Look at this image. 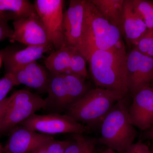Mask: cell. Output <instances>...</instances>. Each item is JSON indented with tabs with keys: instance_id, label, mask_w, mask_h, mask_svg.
Listing matches in <instances>:
<instances>
[{
	"instance_id": "obj_1",
	"label": "cell",
	"mask_w": 153,
	"mask_h": 153,
	"mask_svg": "<svg viewBox=\"0 0 153 153\" xmlns=\"http://www.w3.org/2000/svg\"><path fill=\"white\" fill-rule=\"evenodd\" d=\"M127 52L124 42L108 50H97L88 60L97 88L128 94Z\"/></svg>"
},
{
	"instance_id": "obj_22",
	"label": "cell",
	"mask_w": 153,
	"mask_h": 153,
	"mask_svg": "<svg viewBox=\"0 0 153 153\" xmlns=\"http://www.w3.org/2000/svg\"><path fill=\"white\" fill-rule=\"evenodd\" d=\"M87 62L84 56L75 48L71 55L68 73L77 75L86 79L88 78L86 68Z\"/></svg>"
},
{
	"instance_id": "obj_36",
	"label": "cell",
	"mask_w": 153,
	"mask_h": 153,
	"mask_svg": "<svg viewBox=\"0 0 153 153\" xmlns=\"http://www.w3.org/2000/svg\"><path fill=\"white\" fill-rule=\"evenodd\" d=\"M150 153H153V146L152 148V149L150 150Z\"/></svg>"
},
{
	"instance_id": "obj_15",
	"label": "cell",
	"mask_w": 153,
	"mask_h": 153,
	"mask_svg": "<svg viewBox=\"0 0 153 153\" xmlns=\"http://www.w3.org/2000/svg\"><path fill=\"white\" fill-rule=\"evenodd\" d=\"M52 45L30 46L25 49L17 51L0 52L7 72L20 68L27 64L37 61L44 53L52 49Z\"/></svg>"
},
{
	"instance_id": "obj_34",
	"label": "cell",
	"mask_w": 153,
	"mask_h": 153,
	"mask_svg": "<svg viewBox=\"0 0 153 153\" xmlns=\"http://www.w3.org/2000/svg\"><path fill=\"white\" fill-rule=\"evenodd\" d=\"M3 147L2 145L0 144V153H3Z\"/></svg>"
},
{
	"instance_id": "obj_18",
	"label": "cell",
	"mask_w": 153,
	"mask_h": 153,
	"mask_svg": "<svg viewBox=\"0 0 153 153\" xmlns=\"http://www.w3.org/2000/svg\"><path fill=\"white\" fill-rule=\"evenodd\" d=\"M36 13L34 4L27 0H0V19L8 22Z\"/></svg>"
},
{
	"instance_id": "obj_35",
	"label": "cell",
	"mask_w": 153,
	"mask_h": 153,
	"mask_svg": "<svg viewBox=\"0 0 153 153\" xmlns=\"http://www.w3.org/2000/svg\"><path fill=\"white\" fill-rule=\"evenodd\" d=\"M150 87L152 88L153 89V80H152V82H151L150 85Z\"/></svg>"
},
{
	"instance_id": "obj_16",
	"label": "cell",
	"mask_w": 153,
	"mask_h": 153,
	"mask_svg": "<svg viewBox=\"0 0 153 153\" xmlns=\"http://www.w3.org/2000/svg\"><path fill=\"white\" fill-rule=\"evenodd\" d=\"M147 30L142 19L134 11L130 0H125L123 36L128 43L134 47Z\"/></svg>"
},
{
	"instance_id": "obj_3",
	"label": "cell",
	"mask_w": 153,
	"mask_h": 153,
	"mask_svg": "<svg viewBox=\"0 0 153 153\" xmlns=\"http://www.w3.org/2000/svg\"><path fill=\"white\" fill-rule=\"evenodd\" d=\"M129 94L114 104L100 125L99 141L119 153H124L134 143L137 135L129 116Z\"/></svg>"
},
{
	"instance_id": "obj_17",
	"label": "cell",
	"mask_w": 153,
	"mask_h": 153,
	"mask_svg": "<svg viewBox=\"0 0 153 153\" xmlns=\"http://www.w3.org/2000/svg\"><path fill=\"white\" fill-rule=\"evenodd\" d=\"M105 19L120 30L124 35L125 0H91Z\"/></svg>"
},
{
	"instance_id": "obj_33",
	"label": "cell",
	"mask_w": 153,
	"mask_h": 153,
	"mask_svg": "<svg viewBox=\"0 0 153 153\" xmlns=\"http://www.w3.org/2000/svg\"><path fill=\"white\" fill-rule=\"evenodd\" d=\"M3 60L2 57L0 53V68H1V66Z\"/></svg>"
},
{
	"instance_id": "obj_27",
	"label": "cell",
	"mask_w": 153,
	"mask_h": 153,
	"mask_svg": "<svg viewBox=\"0 0 153 153\" xmlns=\"http://www.w3.org/2000/svg\"><path fill=\"white\" fill-rule=\"evenodd\" d=\"M13 33V30L10 27L7 21L0 19V41L6 38L10 39Z\"/></svg>"
},
{
	"instance_id": "obj_28",
	"label": "cell",
	"mask_w": 153,
	"mask_h": 153,
	"mask_svg": "<svg viewBox=\"0 0 153 153\" xmlns=\"http://www.w3.org/2000/svg\"><path fill=\"white\" fill-rule=\"evenodd\" d=\"M150 149L147 145L141 141L133 143L124 153H150Z\"/></svg>"
},
{
	"instance_id": "obj_11",
	"label": "cell",
	"mask_w": 153,
	"mask_h": 153,
	"mask_svg": "<svg viewBox=\"0 0 153 153\" xmlns=\"http://www.w3.org/2000/svg\"><path fill=\"white\" fill-rule=\"evenodd\" d=\"M132 96V103L128 107L131 121L135 127L146 131L153 125V89L143 88Z\"/></svg>"
},
{
	"instance_id": "obj_14",
	"label": "cell",
	"mask_w": 153,
	"mask_h": 153,
	"mask_svg": "<svg viewBox=\"0 0 153 153\" xmlns=\"http://www.w3.org/2000/svg\"><path fill=\"white\" fill-rule=\"evenodd\" d=\"M47 98L45 99L44 110L48 114L66 112L68 108V94L63 74L49 72Z\"/></svg>"
},
{
	"instance_id": "obj_13",
	"label": "cell",
	"mask_w": 153,
	"mask_h": 153,
	"mask_svg": "<svg viewBox=\"0 0 153 153\" xmlns=\"http://www.w3.org/2000/svg\"><path fill=\"white\" fill-rule=\"evenodd\" d=\"M7 73L13 75L17 85L24 84L40 93H47L49 74L37 61Z\"/></svg>"
},
{
	"instance_id": "obj_25",
	"label": "cell",
	"mask_w": 153,
	"mask_h": 153,
	"mask_svg": "<svg viewBox=\"0 0 153 153\" xmlns=\"http://www.w3.org/2000/svg\"><path fill=\"white\" fill-rule=\"evenodd\" d=\"M17 84L13 75L10 73H6L0 79V101L6 98L8 93Z\"/></svg>"
},
{
	"instance_id": "obj_19",
	"label": "cell",
	"mask_w": 153,
	"mask_h": 153,
	"mask_svg": "<svg viewBox=\"0 0 153 153\" xmlns=\"http://www.w3.org/2000/svg\"><path fill=\"white\" fill-rule=\"evenodd\" d=\"M75 48L65 45L50 54L44 61L49 72L54 74L68 73L70 59Z\"/></svg>"
},
{
	"instance_id": "obj_8",
	"label": "cell",
	"mask_w": 153,
	"mask_h": 153,
	"mask_svg": "<svg viewBox=\"0 0 153 153\" xmlns=\"http://www.w3.org/2000/svg\"><path fill=\"white\" fill-rule=\"evenodd\" d=\"M126 67L129 93L132 96L143 88L150 86L153 80V57L133 48L127 53Z\"/></svg>"
},
{
	"instance_id": "obj_20",
	"label": "cell",
	"mask_w": 153,
	"mask_h": 153,
	"mask_svg": "<svg viewBox=\"0 0 153 153\" xmlns=\"http://www.w3.org/2000/svg\"><path fill=\"white\" fill-rule=\"evenodd\" d=\"M63 75L67 88L68 108L92 88L85 82V79L82 77L70 73H65Z\"/></svg>"
},
{
	"instance_id": "obj_26",
	"label": "cell",
	"mask_w": 153,
	"mask_h": 153,
	"mask_svg": "<svg viewBox=\"0 0 153 153\" xmlns=\"http://www.w3.org/2000/svg\"><path fill=\"white\" fill-rule=\"evenodd\" d=\"M70 140L60 141L53 139L50 142L48 153H64Z\"/></svg>"
},
{
	"instance_id": "obj_24",
	"label": "cell",
	"mask_w": 153,
	"mask_h": 153,
	"mask_svg": "<svg viewBox=\"0 0 153 153\" xmlns=\"http://www.w3.org/2000/svg\"><path fill=\"white\" fill-rule=\"evenodd\" d=\"M74 140L71 141L64 153H86V140L82 134H75Z\"/></svg>"
},
{
	"instance_id": "obj_30",
	"label": "cell",
	"mask_w": 153,
	"mask_h": 153,
	"mask_svg": "<svg viewBox=\"0 0 153 153\" xmlns=\"http://www.w3.org/2000/svg\"><path fill=\"white\" fill-rule=\"evenodd\" d=\"M143 139L147 140H153V125L152 127L145 131L143 134Z\"/></svg>"
},
{
	"instance_id": "obj_21",
	"label": "cell",
	"mask_w": 153,
	"mask_h": 153,
	"mask_svg": "<svg viewBox=\"0 0 153 153\" xmlns=\"http://www.w3.org/2000/svg\"><path fill=\"white\" fill-rule=\"evenodd\" d=\"M136 13L142 19L148 29L153 28V1L148 0H130Z\"/></svg>"
},
{
	"instance_id": "obj_12",
	"label": "cell",
	"mask_w": 153,
	"mask_h": 153,
	"mask_svg": "<svg viewBox=\"0 0 153 153\" xmlns=\"http://www.w3.org/2000/svg\"><path fill=\"white\" fill-rule=\"evenodd\" d=\"M11 131L3 147V153H30L45 143L54 139L52 136L32 131L22 126Z\"/></svg>"
},
{
	"instance_id": "obj_29",
	"label": "cell",
	"mask_w": 153,
	"mask_h": 153,
	"mask_svg": "<svg viewBox=\"0 0 153 153\" xmlns=\"http://www.w3.org/2000/svg\"><path fill=\"white\" fill-rule=\"evenodd\" d=\"M13 97V95L12 94L10 96L6 97L4 100L0 101V119L2 117L6 109H7V107L8 106L9 104H10L11 100H12Z\"/></svg>"
},
{
	"instance_id": "obj_2",
	"label": "cell",
	"mask_w": 153,
	"mask_h": 153,
	"mask_svg": "<svg viewBox=\"0 0 153 153\" xmlns=\"http://www.w3.org/2000/svg\"><path fill=\"white\" fill-rule=\"evenodd\" d=\"M123 35L105 19L91 0H85L83 36L80 52L87 61L96 50H108L123 42Z\"/></svg>"
},
{
	"instance_id": "obj_9",
	"label": "cell",
	"mask_w": 153,
	"mask_h": 153,
	"mask_svg": "<svg viewBox=\"0 0 153 153\" xmlns=\"http://www.w3.org/2000/svg\"><path fill=\"white\" fill-rule=\"evenodd\" d=\"M13 33L10 39L12 42L18 41L28 46L52 45L37 13L13 21Z\"/></svg>"
},
{
	"instance_id": "obj_31",
	"label": "cell",
	"mask_w": 153,
	"mask_h": 153,
	"mask_svg": "<svg viewBox=\"0 0 153 153\" xmlns=\"http://www.w3.org/2000/svg\"><path fill=\"white\" fill-rule=\"evenodd\" d=\"M93 146L88 141H86V153H93Z\"/></svg>"
},
{
	"instance_id": "obj_32",
	"label": "cell",
	"mask_w": 153,
	"mask_h": 153,
	"mask_svg": "<svg viewBox=\"0 0 153 153\" xmlns=\"http://www.w3.org/2000/svg\"><path fill=\"white\" fill-rule=\"evenodd\" d=\"M102 153H116L115 151L111 149L107 148L103 152H102Z\"/></svg>"
},
{
	"instance_id": "obj_23",
	"label": "cell",
	"mask_w": 153,
	"mask_h": 153,
	"mask_svg": "<svg viewBox=\"0 0 153 153\" xmlns=\"http://www.w3.org/2000/svg\"><path fill=\"white\" fill-rule=\"evenodd\" d=\"M133 48L144 55L153 57V28L148 29Z\"/></svg>"
},
{
	"instance_id": "obj_4",
	"label": "cell",
	"mask_w": 153,
	"mask_h": 153,
	"mask_svg": "<svg viewBox=\"0 0 153 153\" xmlns=\"http://www.w3.org/2000/svg\"><path fill=\"white\" fill-rule=\"evenodd\" d=\"M125 96L108 89L92 88L71 105L65 114L90 128L97 125H100L114 104Z\"/></svg>"
},
{
	"instance_id": "obj_10",
	"label": "cell",
	"mask_w": 153,
	"mask_h": 153,
	"mask_svg": "<svg viewBox=\"0 0 153 153\" xmlns=\"http://www.w3.org/2000/svg\"><path fill=\"white\" fill-rule=\"evenodd\" d=\"M85 0H71L63 14L65 45L81 49L84 27Z\"/></svg>"
},
{
	"instance_id": "obj_6",
	"label": "cell",
	"mask_w": 153,
	"mask_h": 153,
	"mask_svg": "<svg viewBox=\"0 0 153 153\" xmlns=\"http://www.w3.org/2000/svg\"><path fill=\"white\" fill-rule=\"evenodd\" d=\"M32 131L52 136L56 134H82L90 131L87 126L77 122L66 114H36L20 124Z\"/></svg>"
},
{
	"instance_id": "obj_5",
	"label": "cell",
	"mask_w": 153,
	"mask_h": 153,
	"mask_svg": "<svg viewBox=\"0 0 153 153\" xmlns=\"http://www.w3.org/2000/svg\"><path fill=\"white\" fill-rule=\"evenodd\" d=\"M12 99L0 119V136L11 131L28 118L45 106L44 99L28 91L13 93Z\"/></svg>"
},
{
	"instance_id": "obj_7",
	"label": "cell",
	"mask_w": 153,
	"mask_h": 153,
	"mask_svg": "<svg viewBox=\"0 0 153 153\" xmlns=\"http://www.w3.org/2000/svg\"><path fill=\"white\" fill-rule=\"evenodd\" d=\"M63 0H36V13L44 25L52 46L57 50L65 45Z\"/></svg>"
}]
</instances>
